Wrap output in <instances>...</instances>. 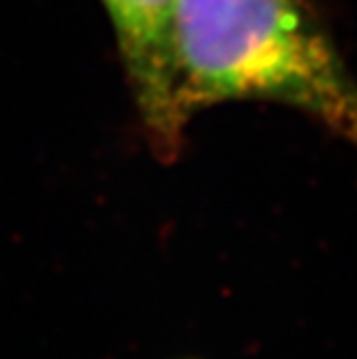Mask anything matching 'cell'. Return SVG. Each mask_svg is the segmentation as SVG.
<instances>
[{"label": "cell", "instance_id": "6da1fadb", "mask_svg": "<svg viewBox=\"0 0 357 359\" xmlns=\"http://www.w3.org/2000/svg\"><path fill=\"white\" fill-rule=\"evenodd\" d=\"M174 63L188 116L267 100L357 147V83L309 0H179Z\"/></svg>", "mask_w": 357, "mask_h": 359}, {"label": "cell", "instance_id": "7a4b0ae2", "mask_svg": "<svg viewBox=\"0 0 357 359\" xmlns=\"http://www.w3.org/2000/svg\"><path fill=\"white\" fill-rule=\"evenodd\" d=\"M179 0H102L135 104L156 154L174 158L188 114L179 97L174 63V17Z\"/></svg>", "mask_w": 357, "mask_h": 359}]
</instances>
